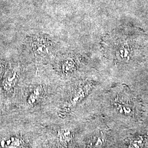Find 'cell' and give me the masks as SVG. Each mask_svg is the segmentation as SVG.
Listing matches in <instances>:
<instances>
[{"label": "cell", "mask_w": 148, "mask_h": 148, "mask_svg": "<svg viewBox=\"0 0 148 148\" xmlns=\"http://www.w3.org/2000/svg\"><path fill=\"white\" fill-rule=\"evenodd\" d=\"M113 45L114 58L122 62H128L133 56V48L131 43L123 39L117 40Z\"/></svg>", "instance_id": "obj_1"}, {"label": "cell", "mask_w": 148, "mask_h": 148, "mask_svg": "<svg viewBox=\"0 0 148 148\" xmlns=\"http://www.w3.org/2000/svg\"><path fill=\"white\" fill-rule=\"evenodd\" d=\"M34 47L35 54L38 57H45L49 53V47L47 43L44 40L38 41L37 42H34Z\"/></svg>", "instance_id": "obj_2"}, {"label": "cell", "mask_w": 148, "mask_h": 148, "mask_svg": "<svg viewBox=\"0 0 148 148\" xmlns=\"http://www.w3.org/2000/svg\"><path fill=\"white\" fill-rule=\"evenodd\" d=\"M117 109L120 113L124 114L125 115H130L133 112V105L130 101L117 100L116 103Z\"/></svg>", "instance_id": "obj_3"}, {"label": "cell", "mask_w": 148, "mask_h": 148, "mask_svg": "<svg viewBox=\"0 0 148 148\" xmlns=\"http://www.w3.org/2000/svg\"><path fill=\"white\" fill-rule=\"evenodd\" d=\"M106 143L105 138L101 133L97 134L90 139L88 145V148H103Z\"/></svg>", "instance_id": "obj_4"}, {"label": "cell", "mask_w": 148, "mask_h": 148, "mask_svg": "<svg viewBox=\"0 0 148 148\" xmlns=\"http://www.w3.org/2000/svg\"><path fill=\"white\" fill-rule=\"evenodd\" d=\"M142 137H136L132 138L129 142L128 148H143L144 142Z\"/></svg>", "instance_id": "obj_5"}, {"label": "cell", "mask_w": 148, "mask_h": 148, "mask_svg": "<svg viewBox=\"0 0 148 148\" xmlns=\"http://www.w3.org/2000/svg\"><path fill=\"white\" fill-rule=\"evenodd\" d=\"M42 92V88L41 87H37L30 96L29 99V103L30 104L35 103L38 100L40 95H41Z\"/></svg>", "instance_id": "obj_6"}]
</instances>
